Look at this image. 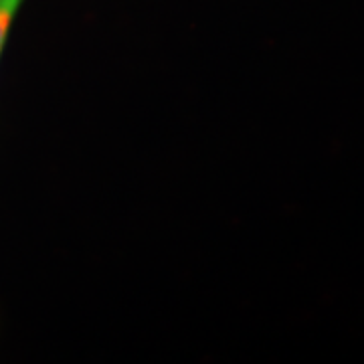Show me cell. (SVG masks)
Segmentation results:
<instances>
[{
	"label": "cell",
	"instance_id": "cell-1",
	"mask_svg": "<svg viewBox=\"0 0 364 364\" xmlns=\"http://www.w3.org/2000/svg\"><path fill=\"white\" fill-rule=\"evenodd\" d=\"M21 4H23V0H0V55L4 49V43L9 39V31H11V25H13Z\"/></svg>",
	"mask_w": 364,
	"mask_h": 364
}]
</instances>
